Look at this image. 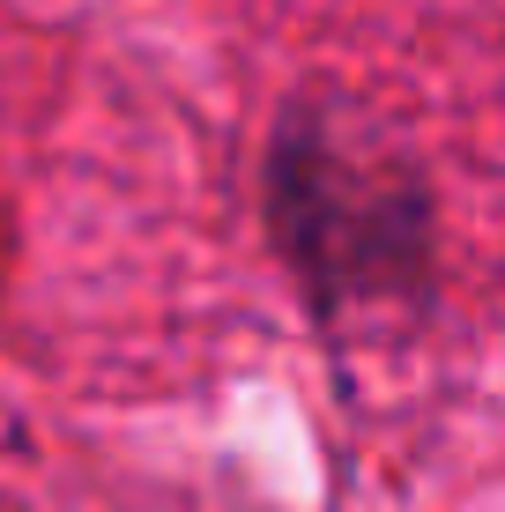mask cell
<instances>
[{
  "mask_svg": "<svg viewBox=\"0 0 505 512\" xmlns=\"http://www.w3.org/2000/svg\"><path fill=\"white\" fill-rule=\"evenodd\" d=\"M275 208H283L298 253L335 282H394L416 245V216L394 186L372 171L342 164L320 149H290L283 179H275Z\"/></svg>",
  "mask_w": 505,
  "mask_h": 512,
  "instance_id": "cell-1",
  "label": "cell"
}]
</instances>
